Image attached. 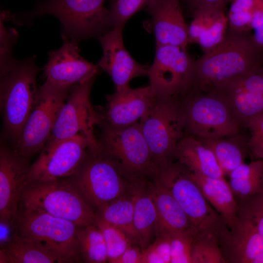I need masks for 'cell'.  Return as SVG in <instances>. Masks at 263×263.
Instances as JSON below:
<instances>
[{
    "label": "cell",
    "instance_id": "cell-1",
    "mask_svg": "<svg viewBox=\"0 0 263 263\" xmlns=\"http://www.w3.org/2000/svg\"><path fill=\"white\" fill-rule=\"evenodd\" d=\"M263 65V47L250 32L227 29L223 41L194 64L191 89L208 92Z\"/></svg>",
    "mask_w": 263,
    "mask_h": 263
},
{
    "label": "cell",
    "instance_id": "cell-2",
    "mask_svg": "<svg viewBox=\"0 0 263 263\" xmlns=\"http://www.w3.org/2000/svg\"><path fill=\"white\" fill-rule=\"evenodd\" d=\"M38 68L33 58L16 60L0 74V101L5 141L13 148L36 105Z\"/></svg>",
    "mask_w": 263,
    "mask_h": 263
},
{
    "label": "cell",
    "instance_id": "cell-3",
    "mask_svg": "<svg viewBox=\"0 0 263 263\" xmlns=\"http://www.w3.org/2000/svg\"><path fill=\"white\" fill-rule=\"evenodd\" d=\"M155 175L183 208L196 233L213 236L219 242L228 232L225 221L210 206L187 168L174 161L160 167Z\"/></svg>",
    "mask_w": 263,
    "mask_h": 263
},
{
    "label": "cell",
    "instance_id": "cell-4",
    "mask_svg": "<svg viewBox=\"0 0 263 263\" xmlns=\"http://www.w3.org/2000/svg\"><path fill=\"white\" fill-rule=\"evenodd\" d=\"M139 123L158 168L174 161L176 147L185 133L181 96H156Z\"/></svg>",
    "mask_w": 263,
    "mask_h": 263
},
{
    "label": "cell",
    "instance_id": "cell-5",
    "mask_svg": "<svg viewBox=\"0 0 263 263\" xmlns=\"http://www.w3.org/2000/svg\"><path fill=\"white\" fill-rule=\"evenodd\" d=\"M97 137L99 153L129 178L151 177L158 167L154 162L139 123L125 127L100 123Z\"/></svg>",
    "mask_w": 263,
    "mask_h": 263
},
{
    "label": "cell",
    "instance_id": "cell-6",
    "mask_svg": "<svg viewBox=\"0 0 263 263\" xmlns=\"http://www.w3.org/2000/svg\"><path fill=\"white\" fill-rule=\"evenodd\" d=\"M19 204L70 221L78 226L94 224L97 217L65 178L26 182Z\"/></svg>",
    "mask_w": 263,
    "mask_h": 263
},
{
    "label": "cell",
    "instance_id": "cell-7",
    "mask_svg": "<svg viewBox=\"0 0 263 263\" xmlns=\"http://www.w3.org/2000/svg\"><path fill=\"white\" fill-rule=\"evenodd\" d=\"M13 226L19 234L40 243L67 263L82 261L76 236L79 226L72 222L21 206Z\"/></svg>",
    "mask_w": 263,
    "mask_h": 263
},
{
    "label": "cell",
    "instance_id": "cell-8",
    "mask_svg": "<svg viewBox=\"0 0 263 263\" xmlns=\"http://www.w3.org/2000/svg\"><path fill=\"white\" fill-rule=\"evenodd\" d=\"M185 133L205 138L229 137L239 133L241 126L226 99L217 90L191 89L181 96Z\"/></svg>",
    "mask_w": 263,
    "mask_h": 263
},
{
    "label": "cell",
    "instance_id": "cell-9",
    "mask_svg": "<svg viewBox=\"0 0 263 263\" xmlns=\"http://www.w3.org/2000/svg\"><path fill=\"white\" fill-rule=\"evenodd\" d=\"M65 179L96 213L132 186L131 178L99 152H89L75 172Z\"/></svg>",
    "mask_w": 263,
    "mask_h": 263
},
{
    "label": "cell",
    "instance_id": "cell-10",
    "mask_svg": "<svg viewBox=\"0 0 263 263\" xmlns=\"http://www.w3.org/2000/svg\"><path fill=\"white\" fill-rule=\"evenodd\" d=\"M105 0H47L38 5L32 17L50 14L62 26L63 41L77 42L99 37L113 27Z\"/></svg>",
    "mask_w": 263,
    "mask_h": 263
},
{
    "label": "cell",
    "instance_id": "cell-11",
    "mask_svg": "<svg viewBox=\"0 0 263 263\" xmlns=\"http://www.w3.org/2000/svg\"><path fill=\"white\" fill-rule=\"evenodd\" d=\"M72 90L46 81L39 88L35 108L19 139L12 148L16 152L29 159L42 150Z\"/></svg>",
    "mask_w": 263,
    "mask_h": 263
},
{
    "label": "cell",
    "instance_id": "cell-12",
    "mask_svg": "<svg viewBox=\"0 0 263 263\" xmlns=\"http://www.w3.org/2000/svg\"><path fill=\"white\" fill-rule=\"evenodd\" d=\"M95 78L92 77L72 90L60 111L47 142L82 134L90 143V152H99L94 128L101 123L102 113L95 110L90 100V93Z\"/></svg>",
    "mask_w": 263,
    "mask_h": 263
},
{
    "label": "cell",
    "instance_id": "cell-13",
    "mask_svg": "<svg viewBox=\"0 0 263 263\" xmlns=\"http://www.w3.org/2000/svg\"><path fill=\"white\" fill-rule=\"evenodd\" d=\"M195 60L186 49L173 45L157 46L148 77L157 96H183L191 89Z\"/></svg>",
    "mask_w": 263,
    "mask_h": 263
},
{
    "label": "cell",
    "instance_id": "cell-14",
    "mask_svg": "<svg viewBox=\"0 0 263 263\" xmlns=\"http://www.w3.org/2000/svg\"><path fill=\"white\" fill-rule=\"evenodd\" d=\"M90 145L82 134L47 142L30 165L26 182L63 179L73 174L88 155Z\"/></svg>",
    "mask_w": 263,
    "mask_h": 263
},
{
    "label": "cell",
    "instance_id": "cell-15",
    "mask_svg": "<svg viewBox=\"0 0 263 263\" xmlns=\"http://www.w3.org/2000/svg\"><path fill=\"white\" fill-rule=\"evenodd\" d=\"M22 156L4 141L0 147V222L13 225L30 168Z\"/></svg>",
    "mask_w": 263,
    "mask_h": 263
},
{
    "label": "cell",
    "instance_id": "cell-16",
    "mask_svg": "<svg viewBox=\"0 0 263 263\" xmlns=\"http://www.w3.org/2000/svg\"><path fill=\"white\" fill-rule=\"evenodd\" d=\"M100 68L83 58L77 43L64 41L58 50L49 53L44 68L46 81L55 86L73 89L86 80L96 77Z\"/></svg>",
    "mask_w": 263,
    "mask_h": 263
},
{
    "label": "cell",
    "instance_id": "cell-17",
    "mask_svg": "<svg viewBox=\"0 0 263 263\" xmlns=\"http://www.w3.org/2000/svg\"><path fill=\"white\" fill-rule=\"evenodd\" d=\"M226 99L241 126L263 113V65L214 89Z\"/></svg>",
    "mask_w": 263,
    "mask_h": 263
},
{
    "label": "cell",
    "instance_id": "cell-18",
    "mask_svg": "<svg viewBox=\"0 0 263 263\" xmlns=\"http://www.w3.org/2000/svg\"><path fill=\"white\" fill-rule=\"evenodd\" d=\"M122 30L113 27L98 37L103 56L98 66L111 76L116 89L129 85L135 77L148 76L150 67L131 56L124 44Z\"/></svg>",
    "mask_w": 263,
    "mask_h": 263
},
{
    "label": "cell",
    "instance_id": "cell-19",
    "mask_svg": "<svg viewBox=\"0 0 263 263\" xmlns=\"http://www.w3.org/2000/svg\"><path fill=\"white\" fill-rule=\"evenodd\" d=\"M156 96L150 85L132 88L128 85L116 89L106 96V107L100 123L125 127L139 122Z\"/></svg>",
    "mask_w": 263,
    "mask_h": 263
},
{
    "label": "cell",
    "instance_id": "cell-20",
    "mask_svg": "<svg viewBox=\"0 0 263 263\" xmlns=\"http://www.w3.org/2000/svg\"><path fill=\"white\" fill-rule=\"evenodd\" d=\"M156 46L173 45L186 49L189 44L188 25L180 0H150L146 7Z\"/></svg>",
    "mask_w": 263,
    "mask_h": 263
},
{
    "label": "cell",
    "instance_id": "cell-21",
    "mask_svg": "<svg viewBox=\"0 0 263 263\" xmlns=\"http://www.w3.org/2000/svg\"><path fill=\"white\" fill-rule=\"evenodd\" d=\"M239 209V221L219 240L220 248L226 263H252L263 252V236L251 216Z\"/></svg>",
    "mask_w": 263,
    "mask_h": 263
},
{
    "label": "cell",
    "instance_id": "cell-22",
    "mask_svg": "<svg viewBox=\"0 0 263 263\" xmlns=\"http://www.w3.org/2000/svg\"><path fill=\"white\" fill-rule=\"evenodd\" d=\"M149 184L156 211V237L195 231L183 208L155 175L150 178Z\"/></svg>",
    "mask_w": 263,
    "mask_h": 263
},
{
    "label": "cell",
    "instance_id": "cell-23",
    "mask_svg": "<svg viewBox=\"0 0 263 263\" xmlns=\"http://www.w3.org/2000/svg\"><path fill=\"white\" fill-rule=\"evenodd\" d=\"M175 160L192 172L213 178L225 176L212 151L192 134L185 133L178 143Z\"/></svg>",
    "mask_w": 263,
    "mask_h": 263
},
{
    "label": "cell",
    "instance_id": "cell-24",
    "mask_svg": "<svg viewBox=\"0 0 263 263\" xmlns=\"http://www.w3.org/2000/svg\"><path fill=\"white\" fill-rule=\"evenodd\" d=\"M150 178H131L134 198L133 227L142 250L151 244L155 235L156 211L149 188Z\"/></svg>",
    "mask_w": 263,
    "mask_h": 263
},
{
    "label": "cell",
    "instance_id": "cell-25",
    "mask_svg": "<svg viewBox=\"0 0 263 263\" xmlns=\"http://www.w3.org/2000/svg\"><path fill=\"white\" fill-rule=\"evenodd\" d=\"M189 174L208 202L222 217L229 229L233 227L239 221V209L229 183L225 177H210L190 171Z\"/></svg>",
    "mask_w": 263,
    "mask_h": 263
},
{
    "label": "cell",
    "instance_id": "cell-26",
    "mask_svg": "<svg viewBox=\"0 0 263 263\" xmlns=\"http://www.w3.org/2000/svg\"><path fill=\"white\" fill-rule=\"evenodd\" d=\"M0 247V263H66L40 243L16 231Z\"/></svg>",
    "mask_w": 263,
    "mask_h": 263
},
{
    "label": "cell",
    "instance_id": "cell-27",
    "mask_svg": "<svg viewBox=\"0 0 263 263\" xmlns=\"http://www.w3.org/2000/svg\"><path fill=\"white\" fill-rule=\"evenodd\" d=\"M196 137L212 151L225 175L229 176L236 168L244 163L247 152H249L248 138L239 133L224 137Z\"/></svg>",
    "mask_w": 263,
    "mask_h": 263
},
{
    "label": "cell",
    "instance_id": "cell-28",
    "mask_svg": "<svg viewBox=\"0 0 263 263\" xmlns=\"http://www.w3.org/2000/svg\"><path fill=\"white\" fill-rule=\"evenodd\" d=\"M134 201L132 183L128 191L107 204L97 215L100 220L123 230L138 245L133 227Z\"/></svg>",
    "mask_w": 263,
    "mask_h": 263
},
{
    "label": "cell",
    "instance_id": "cell-29",
    "mask_svg": "<svg viewBox=\"0 0 263 263\" xmlns=\"http://www.w3.org/2000/svg\"><path fill=\"white\" fill-rule=\"evenodd\" d=\"M229 183L236 200L263 194V161L262 159L249 164L244 162L229 175Z\"/></svg>",
    "mask_w": 263,
    "mask_h": 263
},
{
    "label": "cell",
    "instance_id": "cell-30",
    "mask_svg": "<svg viewBox=\"0 0 263 263\" xmlns=\"http://www.w3.org/2000/svg\"><path fill=\"white\" fill-rule=\"evenodd\" d=\"M81 257L85 263L108 262L107 249L100 229L94 224L79 226L76 231Z\"/></svg>",
    "mask_w": 263,
    "mask_h": 263
},
{
    "label": "cell",
    "instance_id": "cell-31",
    "mask_svg": "<svg viewBox=\"0 0 263 263\" xmlns=\"http://www.w3.org/2000/svg\"><path fill=\"white\" fill-rule=\"evenodd\" d=\"M192 263H226L216 237L195 233L192 244Z\"/></svg>",
    "mask_w": 263,
    "mask_h": 263
},
{
    "label": "cell",
    "instance_id": "cell-32",
    "mask_svg": "<svg viewBox=\"0 0 263 263\" xmlns=\"http://www.w3.org/2000/svg\"><path fill=\"white\" fill-rule=\"evenodd\" d=\"M101 230L105 241L108 262L113 263L126 249L134 244L132 240L123 230L97 218L94 223Z\"/></svg>",
    "mask_w": 263,
    "mask_h": 263
},
{
    "label": "cell",
    "instance_id": "cell-33",
    "mask_svg": "<svg viewBox=\"0 0 263 263\" xmlns=\"http://www.w3.org/2000/svg\"><path fill=\"white\" fill-rule=\"evenodd\" d=\"M260 0H230L226 15L228 29L236 32H250L252 13Z\"/></svg>",
    "mask_w": 263,
    "mask_h": 263
},
{
    "label": "cell",
    "instance_id": "cell-34",
    "mask_svg": "<svg viewBox=\"0 0 263 263\" xmlns=\"http://www.w3.org/2000/svg\"><path fill=\"white\" fill-rule=\"evenodd\" d=\"M150 0H110L109 10L113 27L122 28L135 14L146 7Z\"/></svg>",
    "mask_w": 263,
    "mask_h": 263
},
{
    "label": "cell",
    "instance_id": "cell-35",
    "mask_svg": "<svg viewBox=\"0 0 263 263\" xmlns=\"http://www.w3.org/2000/svg\"><path fill=\"white\" fill-rule=\"evenodd\" d=\"M227 29V16L224 12L201 34L196 43L200 46L204 53L208 52L223 41Z\"/></svg>",
    "mask_w": 263,
    "mask_h": 263
},
{
    "label": "cell",
    "instance_id": "cell-36",
    "mask_svg": "<svg viewBox=\"0 0 263 263\" xmlns=\"http://www.w3.org/2000/svg\"><path fill=\"white\" fill-rule=\"evenodd\" d=\"M194 230L169 235L170 263H192L191 253Z\"/></svg>",
    "mask_w": 263,
    "mask_h": 263
},
{
    "label": "cell",
    "instance_id": "cell-37",
    "mask_svg": "<svg viewBox=\"0 0 263 263\" xmlns=\"http://www.w3.org/2000/svg\"><path fill=\"white\" fill-rule=\"evenodd\" d=\"M225 9L226 7H209L194 12L192 15L193 20L188 25L189 44L196 43L201 34Z\"/></svg>",
    "mask_w": 263,
    "mask_h": 263
},
{
    "label": "cell",
    "instance_id": "cell-38",
    "mask_svg": "<svg viewBox=\"0 0 263 263\" xmlns=\"http://www.w3.org/2000/svg\"><path fill=\"white\" fill-rule=\"evenodd\" d=\"M156 238L153 243L143 250L142 263H170L169 236Z\"/></svg>",
    "mask_w": 263,
    "mask_h": 263
},
{
    "label": "cell",
    "instance_id": "cell-39",
    "mask_svg": "<svg viewBox=\"0 0 263 263\" xmlns=\"http://www.w3.org/2000/svg\"><path fill=\"white\" fill-rule=\"evenodd\" d=\"M17 38L14 29H7L0 18V74L6 71L17 60L12 56V49Z\"/></svg>",
    "mask_w": 263,
    "mask_h": 263
},
{
    "label": "cell",
    "instance_id": "cell-40",
    "mask_svg": "<svg viewBox=\"0 0 263 263\" xmlns=\"http://www.w3.org/2000/svg\"><path fill=\"white\" fill-rule=\"evenodd\" d=\"M246 128L250 133L247 142L249 152L255 157L263 159V113L251 120Z\"/></svg>",
    "mask_w": 263,
    "mask_h": 263
},
{
    "label": "cell",
    "instance_id": "cell-41",
    "mask_svg": "<svg viewBox=\"0 0 263 263\" xmlns=\"http://www.w3.org/2000/svg\"><path fill=\"white\" fill-rule=\"evenodd\" d=\"M236 201L239 207L251 216L258 230L263 236V194H256Z\"/></svg>",
    "mask_w": 263,
    "mask_h": 263
},
{
    "label": "cell",
    "instance_id": "cell-42",
    "mask_svg": "<svg viewBox=\"0 0 263 263\" xmlns=\"http://www.w3.org/2000/svg\"><path fill=\"white\" fill-rule=\"evenodd\" d=\"M251 30L256 43L263 47V0H261L253 10L251 22Z\"/></svg>",
    "mask_w": 263,
    "mask_h": 263
},
{
    "label": "cell",
    "instance_id": "cell-43",
    "mask_svg": "<svg viewBox=\"0 0 263 263\" xmlns=\"http://www.w3.org/2000/svg\"><path fill=\"white\" fill-rule=\"evenodd\" d=\"M136 245L129 247L113 263H142L143 250Z\"/></svg>",
    "mask_w": 263,
    "mask_h": 263
},
{
    "label": "cell",
    "instance_id": "cell-44",
    "mask_svg": "<svg viewBox=\"0 0 263 263\" xmlns=\"http://www.w3.org/2000/svg\"><path fill=\"white\" fill-rule=\"evenodd\" d=\"M188 7L192 15L196 11L209 7H226L230 0H186Z\"/></svg>",
    "mask_w": 263,
    "mask_h": 263
},
{
    "label": "cell",
    "instance_id": "cell-45",
    "mask_svg": "<svg viewBox=\"0 0 263 263\" xmlns=\"http://www.w3.org/2000/svg\"><path fill=\"white\" fill-rule=\"evenodd\" d=\"M252 263H263V252L255 258Z\"/></svg>",
    "mask_w": 263,
    "mask_h": 263
}]
</instances>
